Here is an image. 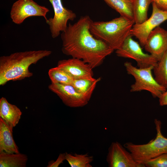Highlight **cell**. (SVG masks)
I'll list each match as a JSON object with an SVG mask.
<instances>
[{
  "instance_id": "obj_1",
  "label": "cell",
  "mask_w": 167,
  "mask_h": 167,
  "mask_svg": "<svg viewBox=\"0 0 167 167\" xmlns=\"http://www.w3.org/2000/svg\"><path fill=\"white\" fill-rule=\"evenodd\" d=\"M92 21L88 15L81 16L74 24L67 25L62 32L61 38L64 54L82 60L93 69L101 65L114 50L91 33Z\"/></svg>"
},
{
  "instance_id": "obj_2",
  "label": "cell",
  "mask_w": 167,
  "mask_h": 167,
  "mask_svg": "<svg viewBox=\"0 0 167 167\" xmlns=\"http://www.w3.org/2000/svg\"><path fill=\"white\" fill-rule=\"evenodd\" d=\"M52 51L47 50L17 52L0 57V85L10 81L20 80L33 75L29 69L41 59L49 56Z\"/></svg>"
},
{
  "instance_id": "obj_3",
  "label": "cell",
  "mask_w": 167,
  "mask_h": 167,
  "mask_svg": "<svg viewBox=\"0 0 167 167\" xmlns=\"http://www.w3.org/2000/svg\"><path fill=\"white\" fill-rule=\"evenodd\" d=\"M134 23V21L120 16L109 21H92L90 30L95 38L116 50L131 35V30Z\"/></svg>"
},
{
  "instance_id": "obj_4",
  "label": "cell",
  "mask_w": 167,
  "mask_h": 167,
  "mask_svg": "<svg viewBox=\"0 0 167 167\" xmlns=\"http://www.w3.org/2000/svg\"><path fill=\"white\" fill-rule=\"evenodd\" d=\"M154 123L156 131L155 139L145 144H136L128 142L124 145L136 162L145 166L144 164L149 160L167 153V138L161 133V122L155 119Z\"/></svg>"
},
{
  "instance_id": "obj_5",
  "label": "cell",
  "mask_w": 167,
  "mask_h": 167,
  "mask_svg": "<svg viewBox=\"0 0 167 167\" xmlns=\"http://www.w3.org/2000/svg\"><path fill=\"white\" fill-rule=\"evenodd\" d=\"M124 66L127 73L132 75L135 79L134 83L131 86V92L146 90L149 92L153 97L159 98L166 90L156 82L153 77L152 71L154 66L137 68L128 62L124 63Z\"/></svg>"
},
{
  "instance_id": "obj_6",
  "label": "cell",
  "mask_w": 167,
  "mask_h": 167,
  "mask_svg": "<svg viewBox=\"0 0 167 167\" xmlns=\"http://www.w3.org/2000/svg\"><path fill=\"white\" fill-rule=\"evenodd\" d=\"M132 36L131 35L129 36L120 48L116 50L117 56L134 60L140 68L154 66L158 60L152 55L144 53L139 44L132 39Z\"/></svg>"
},
{
  "instance_id": "obj_7",
  "label": "cell",
  "mask_w": 167,
  "mask_h": 167,
  "mask_svg": "<svg viewBox=\"0 0 167 167\" xmlns=\"http://www.w3.org/2000/svg\"><path fill=\"white\" fill-rule=\"evenodd\" d=\"M48 8L40 5L33 0H18L13 4L10 11V17L14 23L20 24L27 18L32 16H42L46 22Z\"/></svg>"
},
{
  "instance_id": "obj_8",
  "label": "cell",
  "mask_w": 167,
  "mask_h": 167,
  "mask_svg": "<svg viewBox=\"0 0 167 167\" xmlns=\"http://www.w3.org/2000/svg\"><path fill=\"white\" fill-rule=\"evenodd\" d=\"M152 4V13L150 18L141 24H135L131 30V34L139 40L142 47L144 46L150 33L167 20V11L159 9L154 2Z\"/></svg>"
},
{
  "instance_id": "obj_9",
  "label": "cell",
  "mask_w": 167,
  "mask_h": 167,
  "mask_svg": "<svg viewBox=\"0 0 167 167\" xmlns=\"http://www.w3.org/2000/svg\"><path fill=\"white\" fill-rule=\"evenodd\" d=\"M52 5L54 15L53 17L48 19L46 22L49 26L52 37H58L61 32L64 31L67 26L69 20L73 21L76 14L72 10L63 6L61 0H49Z\"/></svg>"
},
{
  "instance_id": "obj_10",
  "label": "cell",
  "mask_w": 167,
  "mask_h": 167,
  "mask_svg": "<svg viewBox=\"0 0 167 167\" xmlns=\"http://www.w3.org/2000/svg\"><path fill=\"white\" fill-rule=\"evenodd\" d=\"M66 106L71 108L84 106L89 101L72 85L51 83L48 86Z\"/></svg>"
},
{
  "instance_id": "obj_11",
  "label": "cell",
  "mask_w": 167,
  "mask_h": 167,
  "mask_svg": "<svg viewBox=\"0 0 167 167\" xmlns=\"http://www.w3.org/2000/svg\"><path fill=\"white\" fill-rule=\"evenodd\" d=\"M108 150L106 161L109 167H145L136 162L131 153L118 142L112 143Z\"/></svg>"
},
{
  "instance_id": "obj_12",
  "label": "cell",
  "mask_w": 167,
  "mask_h": 167,
  "mask_svg": "<svg viewBox=\"0 0 167 167\" xmlns=\"http://www.w3.org/2000/svg\"><path fill=\"white\" fill-rule=\"evenodd\" d=\"M57 66L60 67L74 79H85L93 80L92 68L82 60L74 58L58 61Z\"/></svg>"
},
{
  "instance_id": "obj_13",
  "label": "cell",
  "mask_w": 167,
  "mask_h": 167,
  "mask_svg": "<svg viewBox=\"0 0 167 167\" xmlns=\"http://www.w3.org/2000/svg\"><path fill=\"white\" fill-rule=\"evenodd\" d=\"M144 47L158 61L167 50V31L156 27L149 35Z\"/></svg>"
},
{
  "instance_id": "obj_14",
  "label": "cell",
  "mask_w": 167,
  "mask_h": 167,
  "mask_svg": "<svg viewBox=\"0 0 167 167\" xmlns=\"http://www.w3.org/2000/svg\"><path fill=\"white\" fill-rule=\"evenodd\" d=\"M13 128L0 118V152H19L13 137Z\"/></svg>"
},
{
  "instance_id": "obj_15",
  "label": "cell",
  "mask_w": 167,
  "mask_h": 167,
  "mask_svg": "<svg viewBox=\"0 0 167 167\" xmlns=\"http://www.w3.org/2000/svg\"><path fill=\"white\" fill-rule=\"evenodd\" d=\"M22 112L16 105L9 103L3 97L0 99V118L10 126L15 127L19 123Z\"/></svg>"
},
{
  "instance_id": "obj_16",
  "label": "cell",
  "mask_w": 167,
  "mask_h": 167,
  "mask_svg": "<svg viewBox=\"0 0 167 167\" xmlns=\"http://www.w3.org/2000/svg\"><path fill=\"white\" fill-rule=\"evenodd\" d=\"M27 156L20 153L0 152V167H26Z\"/></svg>"
},
{
  "instance_id": "obj_17",
  "label": "cell",
  "mask_w": 167,
  "mask_h": 167,
  "mask_svg": "<svg viewBox=\"0 0 167 167\" xmlns=\"http://www.w3.org/2000/svg\"><path fill=\"white\" fill-rule=\"evenodd\" d=\"M120 16L134 20L133 0H103Z\"/></svg>"
},
{
  "instance_id": "obj_18",
  "label": "cell",
  "mask_w": 167,
  "mask_h": 167,
  "mask_svg": "<svg viewBox=\"0 0 167 167\" xmlns=\"http://www.w3.org/2000/svg\"><path fill=\"white\" fill-rule=\"evenodd\" d=\"M153 0H133V11L135 23L141 24L148 19V11Z\"/></svg>"
},
{
  "instance_id": "obj_19",
  "label": "cell",
  "mask_w": 167,
  "mask_h": 167,
  "mask_svg": "<svg viewBox=\"0 0 167 167\" xmlns=\"http://www.w3.org/2000/svg\"><path fill=\"white\" fill-rule=\"evenodd\" d=\"M101 80V78L93 80L74 79L72 85L89 101L97 84Z\"/></svg>"
},
{
  "instance_id": "obj_20",
  "label": "cell",
  "mask_w": 167,
  "mask_h": 167,
  "mask_svg": "<svg viewBox=\"0 0 167 167\" xmlns=\"http://www.w3.org/2000/svg\"><path fill=\"white\" fill-rule=\"evenodd\" d=\"M153 70L156 82L167 89V50L158 61Z\"/></svg>"
},
{
  "instance_id": "obj_21",
  "label": "cell",
  "mask_w": 167,
  "mask_h": 167,
  "mask_svg": "<svg viewBox=\"0 0 167 167\" xmlns=\"http://www.w3.org/2000/svg\"><path fill=\"white\" fill-rule=\"evenodd\" d=\"M66 160L71 167H91L93 157L88 153L78 154L66 152Z\"/></svg>"
},
{
  "instance_id": "obj_22",
  "label": "cell",
  "mask_w": 167,
  "mask_h": 167,
  "mask_svg": "<svg viewBox=\"0 0 167 167\" xmlns=\"http://www.w3.org/2000/svg\"><path fill=\"white\" fill-rule=\"evenodd\" d=\"M51 83L72 85L74 79L63 69L57 66L50 68L48 71Z\"/></svg>"
},
{
  "instance_id": "obj_23",
  "label": "cell",
  "mask_w": 167,
  "mask_h": 167,
  "mask_svg": "<svg viewBox=\"0 0 167 167\" xmlns=\"http://www.w3.org/2000/svg\"><path fill=\"white\" fill-rule=\"evenodd\" d=\"M144 165L148 167H167V153L149 160Z\"/></svg>"
},
{
  "instance_id": "obj_24",
  "label": "cell",
  "mask_w": 167,
  "mask_h": 167,
  "mask_svg": "<svg viewBox=\"0 0 167 167\" xmlns=\"http://www.w3.org/2000/svg\"><path fill=\"white\" fill-rule=\"evenodd\" d=\"M66 160V153H60L57 159L55 161H51L49 163L47 167H58L61 164L63 163Z\"/></svg>"
},
{
  "instance_id": "obj_25",
  "label": "cell",
  "mask_w": 167,
  "mask_h": 167,
  "mask_svg": "<svg viewBox=\"0 0 167 167\" xmlns=\"http://www.w3.org/2000/svg\"><path fill=\"white\" fill-rule=\"evenodd\" d=\"M153 2L159 9L167 11V0H153Z\"/></svg>"
},
{
  "instance_id": "obj_26",
  "label": "cell",
  "mask_w": 167,
  "mask_h": 167,
  "mask_svg": "<svg viewBox=\"0 0 167 167\" xmlns=\"http://www.w3.org/2000/svg\"><path fill=\"white\" fill-rule=\"evenodd\" d=\"M158 98L159 104L161 106L167 105V89L162 93Z\"/></svg>"
}]
</instances>
